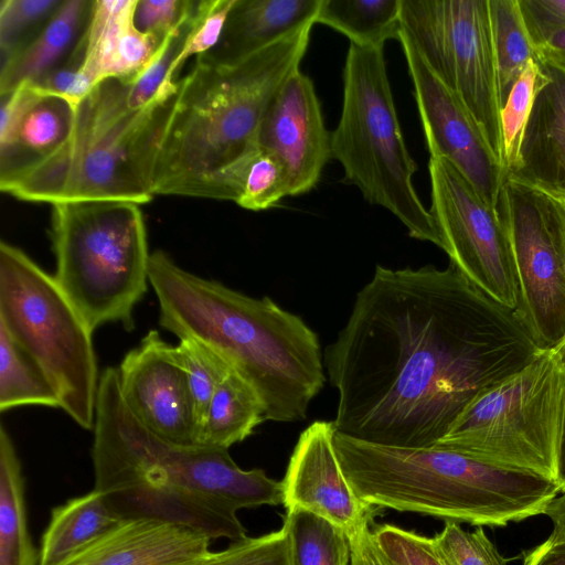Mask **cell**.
<instances>
[{
    "instance_id": "1",
    "label": "cell",
    "mask_w": 565,
    "mask_h": 565,
    "mask_svg": "<svg viewBox=\"0 0 565 565\" xmlns=\"http://www.w3.org/2000/svg\"><path fill=\"white\" fill-rule=\"evenodd\" d=\"M541 352L518 311L454 265H377L324 350L338 393L334 431L383 446L434 447L475 398Z\"/></svg>"
},
{
    "instance_id": "2",
    "label": "cell",
    "mask_w": 565,
    "mask_h": 565,
    "mask_svg": "<svg viewBox=\"0 0 565 565\" xmlns=\"http://www.w3.org/2000/svg\"><path fill=\"white\" fill-rule=\"evenodd\" d=\"M95 411L94 489L121 521H163L236 542L247 537L239 509L284 504L281 481L239 468L228 449L174 444L146 428L121 397L117 367L102 372Z\"/></svg>"
},
{
    "instance_id": "3",
    "label": "cell",
    "mask_w": 565,
    "mask_h": 565,
    "mask_svg": "<svg viewBox=\"0 0 565 565\" xmlns=\"http://www.w3.org/2000/svg\"><path fill=\"white\" fill-rule=\"evenodd\" d=\"M149 282L161 328L223 358L256 391L266 420L307 418L326 374L318 335L299 316L190 273L163 250L150 255Z\"/></svg>"
},
{
    "instance_id": "4",
    "label": "cell",
    "mask_w": 565,
    "mask_h": 565,
    "mask_svg": "<svg viewBox=\"0 0 565 565\" xmlns=\"http://www.w3.org/2000/svg\"><path fill=\"white\" fill-rule=\"evenodd\" d=\"M180 86V81L168 82L150 103L131 108L128 78L98 83L76 106L67 141L49 157L0 178L1 191L52 205L87 200L139 205L151 201Z\"/></svg>"
},
{
    "instance_id": "5",
    "label": "cell",
    "mask_w": 565,
    "mask_h": 565,
    "mask_svg": "<svg viewBox=\"0 0 565 565\" xmlns=\"http://www.w3.org/2000/svg\"><path fill=\"white\" fill-rule=\"evenodd\" d=\"M316 22L234 65L196 58L180 79L154 179V195L204 198L210 182L255 148L273 97L300 67Z\"/></svg>"
},
{
    "instance_id": "6",
    "label": "cell",
    "mask_w": 565,
    "mask_h": 565,
    "mask_svg": "<svg viewBox=\"0 0 565 565\" xmlns=\"http://www.w3.org/2000/svg\"><path fill=\"white\" fill-rule=\"evenodd\" d=\"M334 449L353 491L382 509L477 526H505L543 514L556 481L438 448H401L334 433Z\"/></svg>"
},
{
    "instance_id": "7",
    "label": "cell",
    "mask_w": 565,
    "mask_h": 565,
    "mask_svg": "<svg viewBox=\"0 0 565 565\" xmlns=\"http://www.w3.org/2000/svg\"><path fill=\"white\" fill-rule=\"evenodd\" d=\"M52 242L54 279L89 329L119 322L131 331L151 255L140 205L115 200L53 204Z\"/></svg>"
},
{
    "instance_id": "8",
    "label": "cell",
    "mask_w": 565,
    "mask_h": 565,
    "mask_svg": "<svg viewBox=\"0 0 565 565\" xmlns=\"http://www.w3.org/2000/svg\"><path fill=\"white\" fill-rule=\"evenodd\" d=\"M331 154L341 163L344 181L355 185L369 203L394 214L411 237L443 247L434 218L414 189L417 166L403 138L384 49L350 43Z\"/></svg>"
},
{
    "instance_id": "9",
    "label": "cell",
    "mask_w": 565,
    "mask_h": 565,
    "mask_svg": "<svg viewBox=\"0 0 565 565\" xmlns=\"http://www.w3.org/2000/svg\"><path fill=\"white\" fill-rule=\"evenodd\" d=\"M565 403V353L542 351L475 398L434 446L556 480Z\"/></svg>"
},
{
    "instance_id": "10",
    "label": "cell",
    "mask_w": 565,
    "mask_h": 565,
    "mask_svg": "<svg viewBox=\"0 0 565 565\" xmlns=\"http://www.w3.org/2000/svg\"><path fill=\"white\" fill-rule=\"evenodd\" d=\"M0 326L40 365L60 408L94 429L99 385L92 334L58 287L22 249L0 243Z\"/></svg>"
},
{
    "instance_id": "11",
    "label": "cell",
    "mask_w": 565,
    "mask_h": 565,
    "mask_svg": "<svg viewBox=\"0 0 565 565\" xmlns=\"http://www.w3.org/2000/svg\"><path fill=\"white\" fill-rule=\"evenodd\" d=\"M401 26L503 166L502 100L489 0H401Z\"/></svg>"
},
{
    "instance_id": "12",
    "label": "cell",
    "mask_w": 565,
    "mask_h": 565,
    "mask_svg": "<svg viewBox=\"0 0 565 565\" xmlns=\"http://www.w3.org/2000/svg\"><path fill=\"white\" fill-rule=\"evenodd\" d=\"M497 211L513 254L516 311L542 351L565 353V195L505 171Z\"/></svg>"
},
{
    "instance_id": "13",
    "label": "cell",
    "mask_w": 565,
    "mask_h": 565,
    "mask_svg": "<svg viewBox=\"0 0 565 565\" xmlns=\"http://www.w3.org/2000/svg\"><path fill=\"white\" fill-rule=\"evenodd\" d=\"M428 172L429 212L450 264L494 301L516 310L513 254L497 209L447 160L430 157Z\"/></svg>"
},
{
    "instance_id": "14",
    "label": "cell",
    "mask_w": 565,
    "mask_h": 565,
    "mask_svg": "<svg viewBox=\"0 0 565 565\" xmlns=\"http://www.w3.org/2000/svg\"><path fill=\"white\" fill-rule=\"evenodd\" d=\"M402 45L414 97L430 157L451 163L482 200L497 209L505 169L457 96L433 73L401 30Z\"/></svg>"
},
{
    "instance_id": "15",
    "label": "cell",
    "mask_w": 565,
    "mask_h": 565,
    "mask_svg": "<svg viewBox=\"0 0 565 565\" xmlns=\"http://www.w3.org/2000/svg\"><path fill=\"white\" fill-rule=\"evenodd\" d=\"M171 344L149 330L117 367L121 397L150 431L179 445H196V423L186 375Z\"/></svg>"
},
{
    "instance_id": "16",
    "label": "cell",
    "mask_w": 565,
    "mask_h": 565,
    "mask_svg": "<svg viewBox=\"0 0 565 565\" xmlns=\"http://www.w3.org/2000/svg\"><path fill=\"white\" fill-rule=\"evenodd\" d=\"M256 145L274 154L290 180V196L308 193L332 158L331 132L324 126L312 81L300 68L281 85L260 122Z\"/></svg>"
},
{
    "instance_id": "17",
    "label": "cell",
    "mask_w": 565,
    "mask_h": 565,
    "mask_svg": "<svg viewBox=\"0 0 565 565\" xmlns=\"http://www.w3.org/2000/svg\"><path fill=\"white\" fill-rule=\"evenodd\" d=\"M281 483L286 510L312 512L350 537L379 510L360 500L349 483L334 449L332 422L316 420L299 435Z\"/></svg>"
},
{
    "instance_id": "18",
    "label": "cell",
    "mask_w": 565,
    "mask_h": 565,
    "mask_svg": "<svg viewBox=\"0 0 565 565\" xmlns=\"http://www.w3.org/2000/svg\"><path fill=\"white\" fill-rule=\"evenodd\" d=\"M137 0H95L88 22L71 54L96 86L108 78H134L152 61L164 39L138 31ZM170 34V33H169Z\"/></svg>"
},
{
    "instance_id": "19",
    "label": "cell",
    "mask_w": 565,
    "mask_h": 565,
    "mask_svg": "<svg viewBox=\"0 0 565 565\" xmlns=\"http://www.w3.org/2000/svg\"><path fill=\"white\" fill-rule=\"evenodd\" d=\"M199 531L156 520H122L62 565H193L211 552Z\"/></svg>"
},
{
    "instance_id": "20",
    "label": "cell",
    "mask_w": 565,
    "mask_h": 565,
    "mask_svg": "<svg viewBox=\"0 0 565 565\" xmlns=\"http://www.w3.org/2000/svg\"><path fill=\"white\" fill-rule=\"evenodd\" d=\"M542 64L548 81L535 96L516 164L508 172L565 195V73Z\"/></svg>"
},
{
    "instance_id": "21",
    "label": "cell",
    "mask_w": 565,
    "mask_h": 565,
    "mask_svg": "<svg viewBox=\"0 0 565 565\" xmlns=\"http://www.w3.org/2000/svg\"><path fill=\"white\" fill-rule=\"evenodd\" d=\"M321 0H235L218 43L196 58L237 64L308 22H316Z\"/></svg>"
},
{
    "instance_id": "22",
    "label": "cell",
    "mask_w": 565,
    "mask_h": 565,
    "mask_svg": "<svg viewBox=\"0 0 565 565\" xmlns=\"http://www.w3.org/2000/svg\"><path fill=\"white\" fill-rule=\"evenodd\" d=\"M92 6L89 0H63L24 46L1 61L0 96L22 84L35 82L63 63L87 24Z\"/></svg>"
},
{
    "instance_id": "23",
    "label": "cell",
    "mask_w": 565,
    "mask_h": 565,
    "mask_svg": "<svg viewBox=\"0 0 565 565\" xmlns=\"http://www.w3.org/2000/svg\"><path fill=\"white\" fill-rule=\"evenodd\" d=\"M33 89L13 130L0 140V178L49 157L73 130L76 107L62 97Z\"/></svg>"
},
{
    "instance_id": "24",
    "label": "cell",
    "mask_w": 565,
    "mask_h": 565,
    "mask_svg": "<svg viewBox=\"0 0 565 565\" xmlns=\"http://www.w3.org/2000/svg\"><path fill=\"white\" fill-rule=\"evenodd\" d=\"M120 521L95 489L67 500L51 512L39 565H62Z\"/></svg>"
},
{
    "instance_id": "25",
    "label": "cell",
    "mask_w": 565,
    "mask_h": 565,
    "mask_svg": "<svg viewBox=\"0 0 565 565\" xmlns=\"http://www.w3.org/2000/svg\"><path fill=\"white\" fill-rule=\"evenodd\" d=\"M290 196V180L282 163L258 146L222 170L204 198L231 200L249 211H264Z\"/></svg>"
},
{
    "instance_id": "26",
    "label": "cell",
    "mask_w": 565,
    "mask_h": 565,
    "mask_svg": "<svg viewBox=\"0 0 565 565\" xmlns=\"http://www.w3.org/2000/svg\"><path fill=\"white\" fill-rule=\"evenodd\" d=\"M264 420L265 407L260 397L232 370L211 398L196 445L228 449L250 436Z\"/></svg>"
},
{
    "instance_id": "27",
    "label": "cell",
    "mask_w": 565,
    "mask_h": 565,
    "mask_svg": "<svg viewBox=\"0 0 565 565\" xmlns=\"http://www.w3.org/2000/svg\"><path fill=\"white\" fill-rule=\"evenodd\" d=\"M0 565H39L28 527L24 478L14 444L0 425Z\"/></svg>"
},
{
    "instance_id": "28",
    "label": "cell",
    "mask_w": 565,
    "mask_h": 565,
    "mask_svg": "<svg viewBox=\"0 0 565 565\" xmlns=\"http://www.w3.org/2000/svg\"><path fill=\"white\" fill-rule=\"evenodd\" d=\"M316 23L359 46L384 49L387 40L399 38L401 0H321Z\"/></svg>"
},
{
    "instance_id": "29",
    "label": "cell",
    "mask_w": 565,
    "mask_h": 565,
    "mask_svg": "<svg viewBox=\"0 0 565 565\" xmlns=\"http://www.w3.org/2000/svg\"><path fill=\"white\" fill-rule=\"evenodd\" d=\"M282 521L289 565H349L351 541L342 529L302 509L286 510Z\"/></svg>"
},
{
    "instance_id": "30",
    "label": "cell",
    "mask_w": 565,
    "mask_h": 565,
    "mask_svg": "<svg viewBox=\"0 0 565 565\" xmlns=\"http://www.w3.org/2000/svg\"><path fill=\"white\" fill-rule=\"evenodd\" d=\"M23 405L60 408L57 394L40 365L0 326V412Z\"/></svg>"
},
{
    "instance_id": "31",
    "label": "cell",
    "mask_w": 565,
    "mask_h": 565,
    "mask_svg": "<svg viewBox=\"0 0 565 565\" xmlns=\"http://www.w3.org/2000/svg\"><path fill=\"white\" fill-rule=\"evenodd\" d=\"M502 106L530 61H540L519 0H489Z\"/></svg>"
},
{
    "instance_id": "32",
    "label": "cell",
    "mask_w": 565,
    "mask_h": 565,
    "mask_svg": "<svg viewBox=\"0 0 565 565\" xmlns=\"http://www.w3.org/2000/svg\"><path fill=\"white\" fill-rule=\"evenodd\" d=\"M172 352L186 375L198 438L214 392L233 369L216 352L192 338L180 339Z\"/></svg>"
},
{
    "instance_id": "33",
    "label": "cell",
    "mask_w": 565,
    "mask_h": 565,
    "mask_svg": "<svg viewBox=\"0 0 565 565\" xmlns=\"http://www.w3.org/2000/svg\"><path fill=\"white\" fill-rule=\"evenodd\" d=\"M548 81L541 61H530L512 86L501 108V130L503 140V167L514 168L518 161L523 134L535 96Z\"/></svg>"
},
{
    "instance_id": "34",
    "label": "cell",
    "mask_w": 565,
    "mask_h": 565,
    "mask_svg": "<svg viewBox=\"0 0 565 565\" xmlns=\"http://www.w3.org/2000/svg\"><path fill=\"white\" fill-rule=\"evenodd\" d=\"M63 0H1V61L24 46L46 23Z\"/></svg>"
},
{
    "instance_id": "35",
    "label": "cell",
    "mask_w": 565,
    "mask_h": 565,
    "mask_svg": "<svg viewBox=\"0 0 565 565\" xmlns=\"http://www.w3.org/2000/svg\"><path fill=\"white\" fill-rule=\"evenodd\" d=\"M431 543L445 565H507L510 561L499 553L481 526L468 532L460 523L446 521Z\"/></svg>"
},
{
    "instance_id": "36",
    "label": "cell",
    "mask_w": 565,
    "mask_h": 565,
    "mask_svg": "<svg viewBox=\"0 0 565 565\" xmlns=\"http://www.w3.org/2000/svg\"><path fill=\"white\" fill-rule=\"evenodd\" d=\"M193 565H289L285 530L233 542L227 548L211 552Z\"/></svg>"
},
{
    "instance_id": "37",
    "label": "cell",
    "mask_w": 565,
    "mask_h": 565,
    "mask_svg": "<svg viewBox=\"0 0 565 565\" xmlns=\"http://www.w3.org/2000/svg\"><path fill=\"white\" fill-rule=\"evenodd\" d=\"M234 2L235 0L198 1L192 29L170 71V79H178L177 76L189 57L205 54L218 43Z\"/></svg>"
},
{
    "instance_id": "38",
    "label": "cell",
    "mask_w": 565,
    "mask_h": 565,
    "mask_svg": "<svg viewBox=\"0 0 565 565\" xmlns=\"http://www.w3.org/2000/svg\"><path fill=\"white\" fill-rule=\"evenodd\" d=\"M373 535L386 565H445L431 537L393 524L376 526Z\"/></svg>"
},
{
    "instance_id": "39",
    "label": "cell",
    "mask_w": 565,
    "mask_h": 565,
    "mask_svg": "<svg viewBox=\"0 0 565 565\" xmlns=\"http://www.w3.org/2000/svg\"><path fill=\"white\" fill-rule=\"evenodd\" d=\"M194 0H137L134 24L138 31L166 38L185 18Z\"/></svg>"
},
{
    "instance_id": "40",
    "label": "cell",
    "mask_w": 565,
    "mask_h": 565,
    "mask_svg": "<svg viewBox=\"0 0 565 565\" xmlns=\"http://www.w3.org/2000/svg\"><path fill=\"white\" fill-rule=\"evenodd\" d=\"M31 84L39 92L62 97L75 107L95 87L79 65L66 60Z\"/></svg>"
},
{
    "instance_id": "41",
    "label": "cell",
    "mask_w": 565,
    "mask_h": 565,
    "mask_svg": "<svg viewBox=\"0 0 565 565\" xmlns=\"http://www.w3.org/2000/svg\"><path fill=\"white\" fill-rule=\"evenodd\" d=\"M519 3L535 47L565 28V0H519Z\"/></svg>"
},
{
    "instance_id": "42",
    "label": "cell",
    "mask_w": 565,
    "mask_h": 565,
    "mask_svg": "<svg viewBox=\"0 0 565 565\" xmlns=\"http://www.w3.org/2000/svg\"><path fill=\"white\" fill-rule=\"evenodd\" d=\"M370 522H365L351 537V561L350 565H386L373 531L370 530Z\"/></svg>"
},
{
    "instance_id": "43",
    "label": "cell",
    "mask_w": 565,
    "mask_h": 565,
    "mask_svg": "<svg viewBox=\"0 0 565 565\" xmlns=\"http://www.w3.org/2000/svg\"><path fill=\"white\" fill-rule=\"evenodd\" d=\"M522 554L523 565H565V539L550 535L540 545Z\"/></svg>"
},
{
    "instance_id": "44",
    "label": "cell",
    "mask_w": 565,
    "mask_h": 565,
    "mask_svg": "<svg viewBox=\"0 0 565 565\" xmlns=\"http://www.w3.org/2000/svg\"><path fill=\"white\" fill-rule=\"evenodd\" d=\"M536 51L541 62L565 73V28L550 34Z\"/></svg>"
},
{
    "instance_id": "45",
    "label": "cell",
    "mask_w": 565,
    "mask_h": 565,
    "mask_svg": "<svg viewBox=\"0 0 565 565\" xmlns=\"http://www.w3.org/2000/svg\"><path fill=\"white\" fill-rule=\"evenodd\" d=\"M543 514L552 521L551 535L556 539H565V492L551 500Z\"/></svg>"
},
{
    "instance_id": "46",
    "label": "cell",
    "mask_w": 565,
    "mask_h": 565,
    "mask_svg": "<svg viewBox=\"0 0 565 565\" xmlns=\"http://www.w3.org/2000/svg\"><path fill=\"white\" fill-rule=\"evenodd\" d=\"M555 481L559 488V492H565V403L557 457V473Z\"/></svg>"
}]
</instances>
